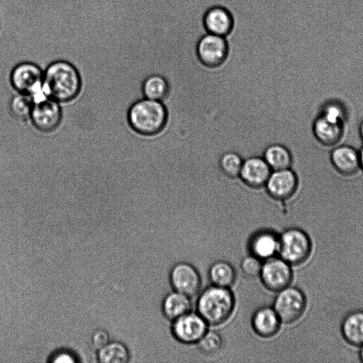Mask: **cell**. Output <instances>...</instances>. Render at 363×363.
Returning <instances> with one entry per match:
<instances>
[{
    "mask_svg": "<svg viewBox=\"0 0 363 363\" xmlns=\"http://www.w3.org/2000/svg\"><path fill=\"white\" fill-rule=\"evenodd\" d=\"M82 88V79L77 67L68 61L55 60L44 70L43 89L50 98L60 103L75 99Z\"/></svg>",
    "mask_w": 363,
    "mask_h": 363,
    "instance_id": "1",
    "label": "cell"
},
{
    "mask_svg": "<svg viewBox=\"0 0 363 363\" xmlns=\"http://www.w3.org/2000/svg\"><path fill=\"white\" fill-rule=\"evenodd\" d=\"M128 121L131 128L143 136H155L165 128L168 111L163 101L142 98L130 106Z\"/></svg>",
    "mask_w": 363,
    "mask_h": 363,
    "instance_id": "2",
    "label": "cell"
},
{
    "mask_svg": "<svg viewBox=\"0 0 363 363\" xmlns=\"http://www.w3.org/2000/svg\"><path fill=\"white\" fill-rule=\"evenodd\" d=\"M235 304L232 292L225 287L206 288L197 301L198 313L211 325L225 322L231 315Z\"/></svg>",
    "mask_w": 363,
    "mask_h": 363,
    "instance_id": "3",
    "label": "cell"
},
{
    "mask_svg": "<svg viewBox=\"0 0 363 363\" xmlns=\"http://www.w3.org/2000/svg\"><path fill=\"white\" fill-rule=\"evenodd\" d=\"M44 70L37 64L22 62L13 67L9 75L15 92L29 95L33 102L48 96L43 89Z\"/></svg>",
    "mask_w": 363,
    "mask_h": 363,
    "instance_id": "4",
    "label": "cell"
},
{
    "mask_svg": "<svg viewBox=\"0 0 363 363\" xmlns=\"http://www.w3.org/2000/svg\"><path fill=\"white\" fill-rule=\"evenodd\" d=\"M311 250L308 235L300 228H288L279 237L278 252L291 265L301 264L306 261Z\"/></svg>",
    "mask_w": 363,
    "mask_h": 363,
    "instance_id": "5",
    "label": "cell"
},
{
    "mask_svg": "<svg viewBox=\"0 0 363 363\" xmlns=\"http://www.w3.org/2000/svg\"><path fill=\"white\" fill-rule=\"evenodd\" d=\"M306 307V298L298 288L286 286L279 291L273 308L281 323L290 324L296 322L303 314Z\"/></svg>",
    "mask_w": 363,
    "mask_h": 363,
    "instance_id": "6",
    "label": "cell"
},
{
    "mask_svg": "<svg viewBox=\"0 0 363 363\" xmlns=\"http://www.w3.org/2000/svg\"><path fill=\"white\" fill-rule=\"evenodd\" d=\"M229 43L224 37L206 33L198 40L196 54L199 62L209 68L223 65L229 55Z\"/></svg>",
    "mask_w": 363,
    "mask_h": 363,
    "instance_id": "7",
    "label": "cell"
},
{
    "mask_svg": "<svg viewBox=\"0 0 363 363\" xmlns=\"http://www.w3.org/2000/svg\"><path fill=\"white\" fill-rule=\"evenodd\" d=\"M62 118L61 104L48 96L33 102L30 122L38 131L50 133L60 125Z\"/></svg>",
    "mask_w": 363,
    "mask_h": 363,
    "instance_id": "8",
    "label": "cell"
},
{
    "mask_svg": "<svg viewBox=\"0 0 363 363\" xmlns=\"http://www.w3.org/2000/svg\"><path fill=\"white\" fill-rule=\"evenodd\" d=\"M259 275L264 285L274 291H279L289 286L293 277L291 264L281 257L265 259Z\"/></svg>",
    "mask_w": 363,
    "mask_h": 363,
    "instance_id": "9",
    "label": "cell"
},
{
    "mask_svg": "<svg viewBox=\"0 0 363 363\" xmlns=\"http://www.w3.org/2000/svg\"><path fill=\"white\" fill-rule=\"evenodd\" d=\"M173 321L172 333L183 343L198 342L207 331V323L199 313L189 311Z\"/></svg>",
    "mask_w": 363,
    "mask_h": 363,
    "instance_id": "10",
    "label": "cell"
},
{
    "mask_svg": "<svg viewBox=\"0 0 363 363\" xmlns=\"http://www.w3.org/2000/svg\"><path fill=\"white\" fill-rule=\"evenodd\" d=\"M297 182L296 175L291 168L272 170L264 189L272 199L285 201L294 194Z\"/></svg>",
    "mask_w": 363,
    "mask_h": 363,
    "instance_id": "11",
    "label": "cell"
},
{
    "mask_svg": "<svg viewBox=\"0 0 363 363\" xmlns=\"http://www.w3.org/2000/svg\"><path fill=\"white\" fill-rule=\"evenodd\" d=\"M202 23L206 33L226 38L233 30L235 19L228 8L214 5L204 12Z\"/></svg>",
    "mask_w": 363,
    "mask_h": 363,
    "instance_id": "12",
    "label": "cell"
},
{
    "mask_svg": "<svg viewBox=\"0 0 363 363\" xmlns=\"http://www.w3.org/2000/svg\"><path fill=\"white\" fill-rule=\"evenodd\" d=\"M170 282L174 291L188 296L196 294L201 285V277L191 264L179 262L170 272Z\"/></svg>",
    "mask_w": 363,
    "mask_h": 363,
    "instance_id": "13",
    "label": "cell"
},
{
    "mask_svg": "<svg viewBox=\"0 0 363 363\" xmlns=\"http://www.w3.org/2000/svg\"><path fill=\"white\" fill-rule=\"evenodd\" d=\"M272 171L262 156L254 155L244 159L239 177L249 187L263 189Z\"/></svg>",
    "mask_w": 363,
    "mask_h": 363,
    "instance_id": "14",
    "label": "cell"
},
{
    "mask_svg": "<svg viewBox=\"0 0 363 363\" xmlns=\"http://www.w3.org/2000/svg\"><path fill=\"white\" fill-rule=\"evenodd\" d=\"M345 125L330 121L319 113L314 120L313 130L316 139L325 145H347L343 138Z\"/></svg>",
    "mask_w": 363,
    "mask_h": 363,
    "instance_id": "15",
    "label": "cell"
},
{
    "mask_svg": "<svg viewBox=\"0 0 363 363\" xmlns=\"http://www.w3.org/2000/svg\"><path fill=\"white\" fill-rule=\"evenodd\" d=\"M331 160L341 174L350 175L360 169L359 150L347 145H337L331 151Z\"/></svg>",
    "mask_w": 363,
    "mask_h": 363,
    "instance_id": "16",
    "label": "cell"
},
{
    "mask_svg": "<svg viewBox=\"0 0 363 363\" xmlns=\"http://www.w3.org/2000/svg\"><path fill=\"white\" fill-rule=\"evenodd\" d=\"M252 323L254 330L259 335L268 337L278 332L281 322L273 308L265 306L256 311Z\"/></svg>",
    "mask_w": 363,
    "mask_h": 363,
    "instance_id": "17",
    "label": "cell"
},
{
    "mask_svg": "<svg viewBox=\"0 0 363 363\" xmlns=\"http://www.w3.org/2000/svg\"><path fill=\"white\" fill-rule=\"evenodd\" d=\"M252 255L260 259H267L276 254L279 249V237L270 230L260 231L254 235L250 242Z\"/></svg>",
    "mask_w": 363,
    "mask_h": 363,
    "instance_id": "18",
    "label": "cell"
},
{
    "mask_svg": "<svg viewBox=\"0 0 363 363\" xmlns=\"http://www.w3.org/2000/svg\"><path fill=\"white\" fill-rule=\"evenodd\" d=\"M344 339L354 346L363 345V311L357 310L349 313L341 324Z\"/></svg>",
    "mask_w": 363,
    "mask_h": 363,
    "instance_id": "19",
    "label": "cell"
},
{
    "mask_svg": "<svg viewBox=\"0 0 363 363\" xmlns=\"http://www.w3.org/2000/svg\"><path fill=\"white\" fill-rule=\"evenodd\" d=\"M142 92L144 98L164 102L169 96L170 84L164 76L152 74L143 80Z\"/></svg>",
    "mask_w": 363,
    "mask_h": 363,
    "instance_id": "20",
    "label": "cell"
},
{
    "mask_svg": "<svg viewBox=\"0 0 363 363\" xmlns=\"http://www.w3.org/2000/svg\"><path fill=\"white\" fill-rule=\"evenodd\" d=\"M191 307L189 296L177 291L168 294L162 301L164 315L172 320L189 312Z\"/></svg>",
    "mask_w": 363,
    "mask_h": 363,
    "instance_id": "21",
    "label": "cell"
},
{
    "mask_svg": "<svg viewBox=\"0 0 363 363\" xmlns=\"http://www.w3.org/2000/svg\"><path fill=\"white\" fill-rule=\"evenodd\" d=\"M262 156L272 170L290 168L292 163L289 150L281 143H272L267 145Z\"/></svg>",
    "mask_w": 363,
    "mask_h": 363,
    "instance_id": "22",
    "label": "cell"
},
{
    "mask_svg": "<svg viewBox=\"0 0 363 363\" xmlns=\"http://www.w3.org/2000/svg\"><path fill=\"white\" fill-rule=\"evenodd\" d=\"M32 106L33 100L29 95L15 92L9 101L8 112L13 119L26 121L30 120Z\"/></svg>",
    "mask_w": 363,
    "mask_h": 363,
    "instance_id": "23",
    "label": "cell"
},
{
    "mask_svg": "<svg viewBox=\"0 0 363 363\" xmlns=\"http://www.w3.org/2000/svg\"><path fill=\"white\" fill-rule=\"evenodd\" d=\"M208 274L213 285L225 288L233 285L236 276L233 267L223 260L214 262L209 269Z\"/></svg>",
    "mask_w": 363,
    "mask_h": 363,
    "instance_id": "24",
    "label": "cell"
},
{
    "mask_svg": "<svg viewBox=\"0 0 363 363\" xmlns=\"http://www.w3.org/2000/svg\"><path fill=\"white\" fill-rule=\"evenodd\" d=\"M243 160L244 158L240 153L229 150L221 155L218 160V166L224 175L231 179H238L240 178Z\"/></svg>",
    "mask_w": 363,
    "mask_h": 363,
    "instance_id": "25",
    "label": "cell"
},
{
    "mask_svg": "<svg viewBox=\"0 0 363 363\" xmlns=\"http://www.w3.org/2000/svg\"><path fill=\"white\" fill-rule=\"evenodd\" d=\"M98 357L102 363H125L129 360V352L121 343H108L99 350Z\"/></svg>",
    "mask_w": 363,
    "mask_h": 363,
    "instance_id": "26",
    "label": "cell"
},
{
    "mask_svg": "<svg viewBox=\"0 0 363 363\" xmlns=\"http://www.w3.org/2000/svg\"><path fill=\"white\" fill-rule=\"evenodd\" d=\"M197 343L199 350L203 353L211 354L220 350L223 345V339L218 332L207 330Z\"/></svg>",
    "mask_w": 363,
    "mask_h": 363,
    "instance_id": "27",
    "label": "cell"
},
{
    "mask_svg": "<svg viewBox=\"0 0 363 363\" xmlns=\"http://www.w3.org/2000/svg\"><path fill=\"white\" fill-rule=\"evenodd\" d=\"M262 259L251 255L245 257L241 262L242 272L248 277H255L260 274L262 263Z\"/></svg>",
    "mask_w": 363,
    "mask_h": 363,
    "instance_id": "28",
    "label": "cell"
},
{
    "mask_svg": "<svg viewBox=\"0 0 363 363\" xmlns=\"http://www.w3.org/2000/svg\"><path fill=\"white\" fill-rule=\"evenodd\" d=\"M109 341L108 333L103 329H98L94 332L91 337V345L95 350H100L106 345Z\"/></svg>",
    "mask_w": 363,
    "mask_h": 363,
    "instance_id": "29",
    "label": "cell"
},
{
    "mask_svg": "<svg viewBox=\"0 0 363 363\" xmlns=\"http://www.w3.org/2000/svg\"><path fill=\"white\" fill-rule=\"evenodd\" d=\"M51 361L53 362H74L75 359L68 352H61L55 354Z\"/></svg>",
    "mask_w": 363,
    "mask_h": 363,
    "instance_id": "30",
    "label": "cell"
},
{
    "mask_svg": "<svg viewBox=\"0 0 363 363\" xmlns=\"http://www.w3.org/2000/svg\"><path fill=\"white\" fill-rule=\"evenodd\" d=\"M359 155L360 168L363 171V145L361 147V148L359 150Z\"/></svg>",
    "mask_w": 363,
    "mask_h": 363,
    "instance_id": "31",
    "label": "cell"
},
{
    "mask_svg": "<svg viewBox=\"0 0 363 363\" xmlns=\"http://www.w3.org/2000/svg\"><path fill=\"white\" fill-rule=\"evenodd\" d=\"M359 134H360L361 139L363 141V120H362V121L360 123Z\"/></svg>",
    "mask_w": 363,
    "mask_h": 363,
    "instance_id": "32",
    "label": "cell"
},
{
    "mask_svg": "<svg viewBox=\"0 0 363 363\" xmlns=\"http://www.w3.org/2000/svg\"><path fill=\"white\" fill-rule=\"evenodd\" d=\"M360 347H361V348H360L359 354L360 360L363 362V345Z\"/></svg>",
    "mask_w": 363,
    "mask_h": 363,
    "instance_id": "33",
    "label": "cell"
},
{
    "mask_svg": "<svg viewBox=\"0 0 363 363\" xmlns=\"http://www.w3.org/2000/svg\"><path fill=\"white\" fill-rule=\"evenodd\" d=\"M275 12H276V10H275ZM275 18H276V13H275ZM276 29H277V23H276Z\"/></svg>",
    "mask_w": 363,
    "mask_h": 363,
    "instance_id": "34",
    "label": "cell"
}]
</instances>
